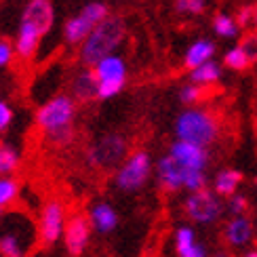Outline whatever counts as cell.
Segmentation results:
<instances>
[{
	"mask_svg": "<svg viewBox=\"0 0 257 257\" xmlns=\"http://www.w3.org/2000/svg\"><path fill=\"white\" fill-rule=\"evenodd\" d=\"M55 24V7L53 0H28L21 11L17 36H15V55L30 61L36 55L40 40L45 38Z\"/></svg>",
	"mask_w": 257,
	"mask_h": 257,
	"instance_id": "cell-1",
	"label": "cell"
},
{
	"mask_svg": "<svg viewBox=\"0 0 257 257\" xmlns=\"http://www.w3.org/2000/svg\"><path fill=\"white\" fill-rule=\"evenodd\" d=\"M76 99L68 93H59L45 101L36 112V126L53 146H68L74 139Z\"/></svg>",
	"mask_w": 257,
	"mask_h": 257,
	"instance_id": "cell-2",
	"label": "cell"
},
{
	"mask_svg": "<svg viewBox=\"0 0 257 257\" xmlns=\"http://www.w3.org/2000/svg\"><path fill=\"white\" fill-rule=\"evenodd\" d=\"M126 38V21L122 15L110 13L101 19L97 26L91 30V34L80 42L78 47V59L82 66L93 68L99 59L112 53H118L122 42Z\"/></svg>",
	"mask_w": 257,
	"mask_h": 257,
	"instance_id": "cell-3",
	"label": "cell"
},
{
	"mask_svg": "<svg viewBox=\"0 0 257 257\" xmlns=\"http://www.w3.org/2000/svg\"><path fill=\"white\" fill-rule=\"evenodd\" d=\"M173 133L177 139H186V142L211 148L221 135V124L213 112L196 108V105H188L186 110H181L175 116Z\"/></svg>",
	"mask_w": 257,
	"mask_h": 257,
	"instance_id": "cell-4",
	"label": "cell"
},
{
	"mask_svg": "<svg viewBox=\"0 0 257 257\" xmlns=\"http://www.w3.org/2000/svg\"><path fill=\"white\" fill-rule=\"evenodd\" d=\"M36 242V230L26 215L11 213L3 221L0 232V257H28Z\"/></svg>",
	"mask_w": 257,
	"mask_h": 257,
	"instance_id": "cell-5",
	"label": "cell"
},
{
	"mask_svg": "<svg viewBox=\"0 0 257 257\" xmlns=\"http://www.w3.org/2000/svg\"><path fill=\"white\" fill-rule=\"evenodd\" d=\"M154 175L152 156L146 150H135L118 165L114 173V186L124 194H137L148 186L150 177Z\"/></svg>",
	"mask_w": 257,
	"mask_h": 257,
	"instance_id": "cell-6",
	"label": "cell"
},
{
	"mask_svg": "<svg viewBox=\"0 0 257 257\" xmlns=\"http://www.w3.org/2000/svg\"><path fill=\"white\" fill-rule=\"evenodd\" d=\"M93 72L97 76V99H114L126 87L128 63L118 53H112V55L99 59L93 66Z\"/></svg>",
	"mask_w": 257,
	"mask_h": 257,
	"instance_id": "cell-7",
	"label": "cell"
},
{
	"mask_svg": "<svg viewBox=\"0 0 257 257\" xmlns=\"http://www.w3.org/2000/svg\"><path fill=\"white\" fill-rule=\"evenodd\" d=\"M108 15H110L108 5L101 3V0H91V3L84 5L76 15L66 19V24L61 28L63 42L70 47H80V42L91 34V30Z\"/></svg>",
	"mask_w": 257,
	"mask_h": 257,
	"instance_id": "cell-8",
	"label": "cell"
},
{
	"mask_svg": "<svg viewBox=\"0 0 257 257\" xmlns=\"http://www.w3.org/2000/svg\"><path fill=\"white\" fill-rule=\"evenodd\" d=\"M223 213H226V205L221 196L209 188L190 192L184 200V215L196 226H215L217 221H221Z\"/></svg>",
	"mask_w": 257,
	"mask_h": 257,
	"instance_id": "cell-9",
	"label": "cell"
},
{
	"mask_svg": "<svg viewBox=\"0 0 257 257\" xmlns=\"http://www.w3.org/2000/svg\"><path fill=\"white\" fill-rule=\"evenodd\" d=\"M128 156V142L120 133H108L95 142L89 152L87 160L95 169H114Z\"/></svg>",
	"mask_w": 257,
	"mask_h": 257,
	"instance_id": "cell-10",
	"label": "cell"
},
{
	"mask_svg": "<svg viewBox=\"0 0 257 257\" xmlns=\"http://www.w3.org/2000/svg\"><path fill=\"white\" fill-rule=\"evenodd\" d=\"M66 209L59 200H49L42 207L40 219H38V238L42 244H55L59 238H63V230H66Z\"/></svg>",
	"mask_w": 257,
	"mask_h": 257,
	"instance_id": "cell-11",
	"label": "cell"
},
{
	"mask_svg": "<svg viewBox=\"0 0 257 257\" xmlns=\"http://www.w3.org/2000/svg\"><path fill=\"white\" fill-rule=\"evenodd\" d=\"M169 154L177 160L184 171H207V167L211 163L209 148L186 142V139H177V137H175V142H171Z\"/></svg>",
	"mask_w": 257,
	"mask_h": 257,
	"instance_id": "cell-12",
	"label": "cell"
},
{
	"mask_svg": "<svg viewBox=\"0 0 257 257\" xmlns=\"http://www.w3.org/2000/svg\"><path fill=\"white\" fill-rule=\"evenodd\" d=\"M223 242L234 251H247L255 240V226L253 219L244 213V215H230V219L223 226Z\"/></svg>",
	"mask_w": 257,
	"mask_h": 257,
	"instance_id": "cell-13",
	"label": "cell"
},
{
	"mask_svg": "<svg viewBox=\"0 0 257 257\" xmlns=\"http://www.w3.org/2000/svg\"><path fill=\"white\" fill-rule=\"evenodd\" d=\"M91 221L87 215H72L66 221V230H63V242L72 257H80L87 251L91 242Z\"/></svg>",
	"mask_w": 257,
	"mask_h": 257,
	"instance_id": "cell-14",
	"label": "cell"
},
{
	"mask_svg": "<svg viewBox=\"0 0 257 257\" xmlns=\"http://www.w3.org/2000/svg\"><path fill=\"white\" fill-rule=\"evenodd\" d=\"M154 177H156L160 188H163L165 192H169V194H173V192L184 190L186 171L181 169L177 160L167 152L165 156H160L154 163Z\"/></svg>",
	"mask_w": 257,
	"mask_h": 257,
	"instance_id": "cell-15",
	"label": "cell"
},
{
	"mask_svg": "<svg viewBox=\"0 0 257 257\" xmlns=\"http://www.w3.org/2000/svg\"><path fill=\"white\" fill-rule=\"evenodd\" d=\"M89 221H91V228L93 232L97 234H103L108 236L112 234L120 223V217H118V211H116L110 202H95V205L89 209Z\"/></svg>",
	"mask_w": 257,
	"mask_h": 257,
	"instance_id": "cell-16",
	"label": "cell"
},
{
	"mask_svg": "<svg viewBox=\"0 0 257 257\" xmlns=\"http://www.w3.org/2000/svg\"><path fill=\"white\" fill-rule=\"evenodd\" d=\"M70 91H72V97L82 103L97 99V76H95L93 68L84 66L80 72H76V76L70 82Z\"/></svg>",
	"mask_w": 257,
	"mask_h": 257,
	"instance_id": "cell-17",
	"label": "cell"
},
{
	"mask_svg": "<svg viewBox=\"0 0 257 257\" xmlns=\"http://www.w3.org/2000/svg\"><path fill=\"white\" fill-rule=\"evenodd\" d=\"M215 55H217L215 40H211V38H196V40L190 42L186 53H184V68L192 70V68H196V66H200V63H205L209 59H215Z\"/></svg>",
	"mask_w": 257,
	"mask_h": 257,
	"instance_id": "cell-18",
	"label": "cell"
},
{
	"mask_svg": "<svg viewBox=\"0 0 257 257\" xmlns=\"http://www.w3.org/2000/svg\"><path fill=\"white\" fill-rule=\"evenodd\" d=\"M223 78V66L217 61V59H209L200 66L188 70V80L194 82V84H200V87H215V84Z\"/></svg>",
	"mask_w": 257,
	"mask_h": 257,
	"instance_id": "cell-19",
	"label": "cell"
},
{
	"mask_svg": "<svg viewBox=\"0 0 257 257\" xmlns=\"http://www.w3.org/2000/svg\"><path fill=\"white\" fill-rule=\"evenodd\" d=\"M242 179H244V175L238 169H219L217 173L213 175L211 190L217 192L221 198H228V196L234 194V192H238Z\"/></svg>",
	"mask_w": 257,
	"mask_h": 257,
	"instance_id": "cell-20",
	"label": "cell"
},
{
	"mask_svg": "<svg viewBox=\"0 0 257 257\" xmlns=\"http://www.w3.org/2000/svg\"><path fill=\"white\" fill-rule=\"evenodd\" d=\"M211 28H213V34L219 36V38H226V40H232L240 34V26H238L236 17L230 15V13H223V11L213 15Z\"/></svg>",
	"mask_w": 257,
	"mask_h": 257,
	"instance_id": "cell-21",
	"label": "cell"
},
{
	"mask_svg": "<svg viewBox=\"0 0 257 257\" xmlns=\"http://www.w3.org/2000/svg\"><path fill=\"white\" fill-rule=\"evenodd\" d=\"M251 63H253V59L249 55V51L244 49L242 42L240 45L230 47L226 53H223V66H226L228 70H232V72H244Z\"/></svg>",
	"mask_w": 257,
	"mask_h": 257,
	"instance_id": "cell-22",
	"label": "cell"
},
{
	"mask_svg": "<svg viewBox=\"0 0 257 257\" xmlns=\"http://www.w3.org/2000/svg\"><path fill=\"white\" fill-rule=\"evenodd\" d=\"M196 242H198L196 230L190 228V226H179V228L175 230V234H173V247H175L177 257H181L186 251H190Z\"/></svg>",
	"mask_w": 257,
	"mask_h": 257,
	"instance_id": "cell-23",
	"label": "cell"
},
{
	"mask_svg": "<svg viewBox=\"0 0 257 257\" xmlns=\"http://www.w3.org/2000/svg\"><path fill=\"white\" fill-rule=\"evenodd\" d=\"M19 198V181L11 175H0V207L7 209Z\"/></svg>",
	"mask_w": 257,
	"mask_h": 257,
	"instance_id": "cell-24",
	"label": "cell"
},
{
	"mask_svg": "<svg viewBox=\"0 0 257 257\" xmlns=\"http://www.w3.org/2000/svg\"><path fill=\"white\" fill-rule=\"evenodd\" d=\"M19 152L11 146H0V175H13L19 169Z\"/></svg>",
	"mask_w": 257,
	"mask_h": 257,
	"instance_id": "cell-25",
	"label": "cell"
},
{
	"mask_svg": "<svg viewBox=\"0 0 257 257\" xmlns=\"http://www.w3.org/2000/svg\"><path fill=\"white\" fill-rule=\"evenodd\" d=\"M202 95H205V87H200V84H194V82H186L184 87L179 89V101L184 105H196Z\"/></svg>",
	"mask_w": 257,
	"mask_h": 257,
	"instance_id": "cell-26",
	"label": "cell"
},
{
	"mask_svg": "<svg viewBox=\"0 0 257 257\" xmlns=\"http://www.w3.org/2000/svg\"><path fill=\"white\" fill-rule=\"evenodd\" d=\"M251 207V200L247 194H238V192H234L232 196H228V202H226V211L230 215H244V213L249 211Z\"/></svg>",
	"mask_w": 257,
	"mask_h": 257,
	"instance_id": "cell-27",
	"label": "cell"
},
{
	"mask_svg": "<svg viewBox=\"0 0 257 257\" xmlns=\"http://www.w3.org/2000/svg\"><path fill=\"white\" fill-rule=\"evenodd\" d=\"M202 188H209L207 171H186L184 190H188V192H196V190H202Z\"/></svg>",
	"mask_w": 257,
	"mask_h": 257,
	"instance_id": "cell-28",
	"label": "cell"
},
{
	"mask_svg": "<svg viewBox=\"0 0 257 257\" xmlns=\"http://www.w3.org/2000/svg\"><path fill=\"white\" fill-rule=\"evenodd\" d=\"M207 0H175V11L181 15H202Z\"/></svg>",
	"mask_w": 257,
	"mask_h": 257,
	"instance_id": "cell-29",
	"label": "cell"
},
{
	"mask_svg": "<svg viewBox=\"0 0 257 257\" xmlns=\"http://www.w3.org/2000/svg\"><path fill=\"white\" fill-rule=\"evenodd\" d=\"M15 57V45L11 40L0 38V70L11 66V61Z\"/></svg>",
	"mask_w": 257,
	"mask_h": 257,
	"instance_id": "cell-30",
	"label": "cell"
},
{
	"mask_svg": "<svg viewBox=\"0 0 257 257\" xmlns=\"http://www.w3.org/2000/svg\"><path fill=\"white\" fill-rule=\"evenodd\" d=\"M13 122V110H11V105L7 101L0 99V133L7 131Z\"/></svg>",
	"mask_w": 257,
	"mask_h": 257,
	"instance_id": "cell-31",
	"label": "cell"
},
{
	"mask_svg": "<svg viewBox=\"0 0 257 257\" xmlns=\"http://www.w3.org/2000/svg\"><path fill=\"white\" fill-rule=\"evenodd\" d=\"M236 21H238V26H240V28H249V26L253 24V9H251V7L240 9Z\"/></svg>",
	"mask_w": 257,
	"mask_h": 257,
	"instance_id": "cell-32",
	"label": "cell"
},
{
	"mask_svg": "<svg viewBox=\"0 0 257 257\" xmlns=\"http://www.w3.org/2000/svg\"><path fill=\"white\" fill-rule=\"evenodd\" d=\"M242 45H244V49L249 51L251 59H253V61H257V34H249L247 38L242 40Z\"/></svg>",
	"mask_w": 257,
	"mask_h": 257,
	"instance_id": "cell-33",
	"label": "cell"
},
{
	"mask_svg": "<svg viewBox=\"0 0 257 257\" xmlns=\"http://www.w3.org/2000/svg\"><path fill=\"white\" fill-rule=\"evenodd\" d=\"M181 257H209V253H207V247L205 244H200V242H196L194 247H192L190 251H186Z\"/></svg>",
	"mask_w": 257,
	"mask_h": 257,
	"instance_id": "cell-34",
	"label": "cell"
},
{
	"mask_svg": "<svg viewBox=\"0 0 257 257\" xmlns=\"http://www.w3.org/2000/svg\"><path fill=\"white\" fill-rule=\"evenodd\" d=\"M242 257H257V249H247Z\"/></svg>",
	"mask_w": 257,
	"mask_h": 257,
	"instance_id": "cell-35",
	"label": "cell"
},
{
	"mask_svg": "<svg viewBox=\"0 0 257 257\" xmlns=\"http://www.w3.org/2000/svg\"><path fill=\"white\" fill-rule=\"evenodd\" d=\"M253 26H255V28H257V7H255V9H253Z\"/></svg>",
	"mask_w": 257,
	"mask_h": 257,
	"instance_id": "cell-36",
	"label": "cell"
},
{
	"mask_svg": "<svg viewBox=\"0 0 257 257\" xmlns=\"http://www.w3.org/2000/svg\"><path fill=\"white\" fill-rule=\"evenodd\" d=\"M0 215H3V207H0Z\"/></svg>",
	"mask_w": 257,
	"mask_h": 257,
	"instance_id": "cell-37",
	"label": "cell"
},
{
	"mask_svg": "<svg viewBox=\"0 0 257 257\" xmlns=\"http://www.w3.org/2000/svg\"><path fill=\"white\" fill-rule=\"evenodd\" d=\"M30 257H38V255H30Z\"/></svg>",
	"mask_w": 257,
	"mask_h": 257,
	"instance_id": "cell-38",
	"label": "cell"
},
{
	"mask_svg": "<svg viewBox=\"0 0 257 257\" xmlns=\"http://www.w3.org/2000/svg\"><path fill=\"white\" fill-rule=\"evenodd\" d=\"M255 188H257V179H255Z\"/></svg>",
	"mask_w": 257,
	"mask_h": 257,
	"instance_id": "cell-39",
	"label": "cell"
}]
</instances>
